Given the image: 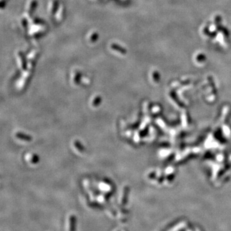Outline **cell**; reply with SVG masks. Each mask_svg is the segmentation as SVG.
Masks as SVG:
<instances>
[{"label":"cell","instance_id":"obj_1","mask_svg":"<svg viewBox=\"0 0 231 231\" xmlns=\"http://www.w3.org/2000/svg\"><path fill=\"white\" fill-rule=\"evenodd\" d=\"M110 48L112 49L115 50V51H116L117 52L120 53V54H125L127 53L126 49H125L124 48H122L121 46L118 45V44H112L110 45Z\"/></svg>","mask_w":231,"mask_h":231},{"label":"cell","instance_id":"obj_2","mask_svg":"<svg viewBox=\"0 0 231 231\" xmlns=\"http://www.w3.org/2000/svg\"><path fill=\"white\" fill-rule=\"evenodd\" d=\"M37 2L36 0H33V1L31 2V3H30V6L29 8V14L30 15H32L33 12H34V10L35 9V8L37 7Z\"/></svg>","mask_w":231,"mask_h":231},{"label":"cell","instance_id":"obj_3","mask_svg":"<svg viewBox=\"0 0 231 231\" xmlns=\"http://www.w3.org/2000/svg\"><path fill=\"white\" fill-rule=\"evenodd\" d=\"M19 58H20V59L21 60L22 66H23V68L24 69L25 68H26V58H25L24 55L22 52H19Z\"/></svg>","mask_w":231,"mask_h":231},{"label":"cell","instance_id":"obj_4","mask_svg":"<svg viewBox=\"0 0 231 231\" xmlns=\"http://www.w3.org/2000/svg\"><path fill=\"white\" fill-rule=\"evenodd\" d=\"M58 7V2L57 1H55L53 2L52 6L51 8V12L52 14H55L57 12Z\"/></svg>","mask_w":231,"mask_h":231},{"label":"cell","instance_id":"obj_5","mask_svg":"<svg viewBox=\"0 0 231 231\" xmlns=\"http://www.w3.org/2000/svg\"><path fill=\"white\" fill-rule=\"evenodd\" d=\"M98 39V34L96 33H94L93 34H92L91 36V38H90V40L91 42H93V43H94L97 39Z\"/></svg>","mask_w":231,"mask_h":231},{"label":"cell","instance_id":"obj_6","mask_svg":"<svg viewBox=\"0 0 231 231\" xmlns=\"http://www.w3.org/2000/svg\"><path fill=\"white\" fill-rule=\"evenodd\" d=\"M22 24H23V26L24 28H26L27 27V25H28V23H27V20L25 19H23V20H22Z\"/></svg>","mask_w":231,"mask_h":231},{"label":"cell","instance_id":"obj_7","mask_svg":"<svg viewBox=\"0 0 231 231\" xmlns=\"http://www.w3.org/2000/svg\"><path fill=\"white\" fill-rule=\"evenodd\" d=\"M5 5H6V3H5V1H3V0H2L1 1V8L3 9V8H4V7L5 6Z\"/></svg>","mask_w":231,"mask_h":231},{"label":"cell","instance_id":"obj_8","mask_svg":"<svg viewBox=\"0 0 231 231\" xmlns=\"http://www.w3.org/2000/svg\"><path fill=\"white\" fill-rule=\"evenodd\" d=\"M34 23H41V20H39V19H35V21H34Z\"/></svg>","mask_w":231,"mask_h":231}]
</instances>
